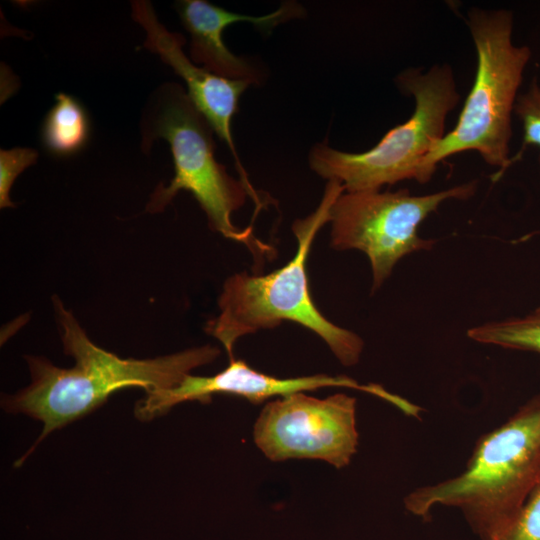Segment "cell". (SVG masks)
I'll return each instance as SVG.
<instances>
[{"label": "cell", "instance_id": "11", "mask_svg": "<svg viewBox=\"0 0 540 540\" xmlns=\"http://www.w3.org/2000/svg\"><path fill=\"white\" fill-rule=\"evenodd\" d=\"M176 10L191 35L190 56L193 62L223 77L246 79L260 84L262 73L251 60L233 54L222 40L224 29L238 22L254 24L269 33L276 26L301 18L305 10L295 1L283 3L276 11L263 16H249L225 10L205 0L176 2Z\"/></svg>", "mask_w": 540, "mask_h": 540}, {"label": "cell", "instance_id": "12", "mask_svg": "<svg viewBox=\"0 0 540 540\" xmlns=\"http://www.w3.org/2000/svg\"><path fill=\"white\" fill-rule=\"evenodd\" d=\"M89 135L90 121L81 103L71 95L57 93L41 128L46 150L58 157L71 156L86 145Z\"/></svg>", "mask_w": 540, "mask_h": 540}, {"label": "cell", "instance_id": "7", "mask_svg": "<svg viewBox=\"0 0 540 540\" xmlns=\"http://www.w3.org/2000/svg\"><path fill=\"white\" fill-rule=\"evenodd\" d=\"M476 189L477 181H470L426 195H411L407 189L344 191L331 208L330 246L368 257L375 292L400 259L435 245L436 240L418 234L420 224L445 201L468 199Z\"/></svg>", "mask_w": 540, "mask_h": 540}, {"label": "cell", "instance_id": "15", "mask_svg": "<svg viewBox=\"0 0 540 540\" xmlns=\"http://www.w3.org/2000/svg\"><path fill=\"white\" fill-rule=\"evenodd\" d=\"M38 152L32 148H12L0 150V207H14L9 197L10 189L17 176L33 165Z\"/></svg>", "mask_w": 540, "mask_h": 540}, {"label": "cell", "instance_id": "10", "mask_svg": "<svg viewBox=\"0 0 540 540\" xmlns=\"http://www.w3.org/2000/svg\"><path fill=\"white\" fill-rule=\"evenodd\" d=\"M131 6L133 19L146 32L143 46L157 53L184 80L188 87V97L230 149L240 179L251 185L233 142L231 124L238 112L240 96L253 83L246 79L219 76L204 67L196 66L183 51L184 37L169 32L159 22L149 1H132Z\"/></svg>", "mask_w": 540, "mask_h": 540}, {"label": "cell", "instance_id": "3", "mask_svg": "<svg viewBox=\"0 0 540 540\" xmlns=\"http://www.w3.org/2000/svg\"><path fill=\"white\" fill-rule=\"evenodd\" d=\"M344 191L340 182L328 181L315 211L294 221L297 249L287 264L266 275L242 271L225 280L217 301L219 313L206 322L205 331L223 345L229 359L241 337L292 321L318 335L342 365L351 367L359 362L364 348L362 338L332 323L319 311L306 273L313 241L330 222L332 205Z\"/></svg>", "mask_w": 540, "mask_h": 540}, {"label": "cell", "instance_id": "2", "mask_svg": "<svg viewBox=\"0 0 540 540\" xmlns=\"http://www.w3.org/2000/svg\"><path fill=\"white\" fill-rule=\"evenodd\" d=\"M540 483V394L476 442L464 470L415 488L405 509L427 520L436 506L457 508L481 540H497Z\"/></svg>", "mask_w": 540, "mask_h": 540}, {"label": "cell", "instance_id": "14", "mask_svg": "<svg viewBox=\"0 0 540 540\" xmlns=\"http://www.w3.org/2000/svg\"><path fill=\"white\" fill-rule=\"evenodd\" d=\"M514 112L522 124V150L527 146L540 149V84L537 78H534L528 89L518 96Z\"/></svg>", "mask_w": 540, "mask_h": 540}, {"label": "cell", "instance_id": "1", "mask_svg": "<svg viewBox=\"0 0 540 540\" xmlns=\"http://www.w3.org/2000/svg\"><path fill=\"white\" fill-rule=\"evenodd\" d=\"M52 303L64 352L75 364L61 368L46 358L27 356L30 385L3 397L7 412L22 413L43 424L35 445L18 464L49 433L91 413L114 392L128 387H141L146 393L173 388L192 370L220 355L219 348L205 345L151 359H123L95 345L58 296L52 297Z\"/></svg>", "mask_w": 540, "mask_h": 540}, {"label": "cell", "instance_id": "5", "mask_svg": "<svg viewBox=\"0 0 540 540\" xmlns=\"http://www.w3.org/2000/svg\"><path fill=\"white\" fill-rule=\"evenodd\" d=\"M466 22L477 55L474 82L456 126L426 156L423 183L430 181L441 161L461 152L476 151L500 170L512 163V114L531 50L513 42L509 10L472 8Z\"/></svg>", "mask_w": 540, "mask_h": 540}, {"label": "cell", "instance_id": "9", "mask_svg": "<svg viewBox=\"0 0 540 540\" xmlns=\"http://www.w3.org/2000/svg\"><path fill=\"white\" fill-rule=\"evenodd\" d=\"M324 387H345L377 396L399 410L406 411L409 401L393 394L377 384H360L347 376L316 374L295 378H278L251 368L241 359H229L228 366L213 376L188 374L175 387L146 393L134 409L141 421H149L164 415L175 405L185 401L207 403L215 394H232L259 404L275 396H288Z\"/></svg>", "mask_w": 540, "mask_h": 540}, {"label": "cell", "instance_id": "8", "mask_svg": "<svg viewBox=\"0 0 540 540\" xmlns=\"http://www.w3.org/2000/svg\"><path fill=\"white\" fill-rule=\"evenodd\" d=\"M256 446L271 461L318 459L337 469L357 452L356 399L294 393L268 402L253 427Z\"/></svg>", "mask_w": 540, "mask_h": 540}, {"label": "cell", "instance_id": "16", "mask_svg": "<svg viewBox=\"0 0 540 540\" xmlns=\"http://www.w3.org/2000/svg\"><path fill=\"white\" fill-rule=\"evenodd\" d=\"M497 540H540V483L529 495L513 523Z\"/></svg>", "mask_w": 540, "mask_h": 540}, {"label": "cell", "instance_id": "4", "mask_svg": "<svg viewBox=\"0 0 540 540\" xmlns=\"http://www.w3.org/2000/svg\"><path fill=\"white\" fill-rule=\"evenodd\" d=\"M141 131L143 150H148L154 140L163 138L170 145L174 163L170 184L160 183L155 188L146 211L159 213L179 191H188L205 212L211 230L244 244L255 259L274 254L271 246L253 235L251 226L239 228L233 224V212L248 197L256 204L255 213L267 205V199L252 185L229 175L216 160L214 131L181 85L166 83L153 93Z\"/></svg>", "mask_w": 540, "mask_h": 540}, {"label": "cell", "instance_id": "6", "mask_svg": "<svg viewBox=\"0 0 540 540\" xmlns=\"http://www.w3.org/2000/svg\"><path fill=\"white\" fill-rule=\"evenodd\" d=\"M401 92L414 99L410 118L391 130L371 149L350 153L317 143L309 152V166L324 179L340 182L347 192L380 190L404 180L423 184L426 156L446 134L448 114L460 95L447 64L426 72L409 68L396 77Z\"/></svg>", "mask_w": 540, "mask_h": 540}, {"label": "cell", "instance_id": "13", "mask_svg": "<svg viewBox=\"0 0 540 540\" xmlns=\"http://www.w3.org/2000/svg\"><path fill=\"white\" fill-rule=\"evenodd\" d=\"M475 342L540 354V307L522 317L487 322L468 330Z\"/></svg>", "mask_w": 540, "mask_h": 540}]
</instances>
